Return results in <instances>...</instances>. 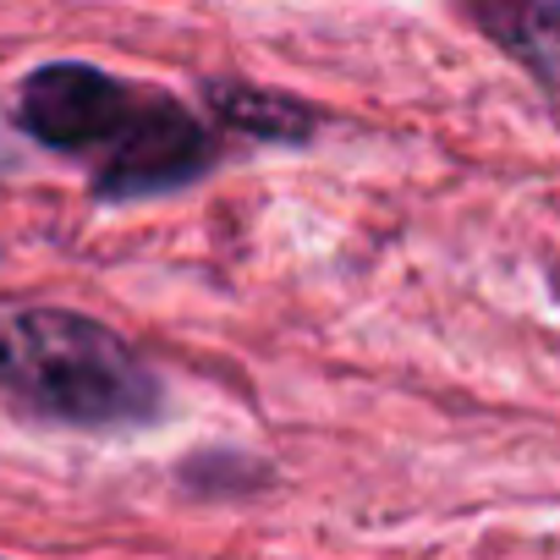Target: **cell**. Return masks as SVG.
I'll return each instance as SVG.
<instances>
[{
	"label": "cell",
	"instance_id": "2",
	"mask_svg": "<svg viewBox=\"0 0 560 560\" xmlns=\"http://www.w3.org/2000/svg\"><path fill=\"white\" fill-rule=\"evenodd\" d=\"M143 94L149 83L116 78L94 61H45L18 83L12 121L34 149L78 165H100L110 143L127 132V121L138 116Z\"/></svg>",
	"mask_w": 560,
	"mask_h": 560
},
{
	"label": "cell",
	"instance_id": "1",
	"mask_svg": "<svg viewBox=\"0 0 560 560\" xmlns=\"http://www.w3.org/2000/svg\"><path fill=\"white\" fill-rule=\"evenodd\" d=\"M0 396L78 434H138L165 418L160 369L105 319L56 303H0Z\"/></svg>",
	"mask_w": 560,
	"mask_h": 560
},
{
	"label": "cell",
	"instance_id": "3",
	"mask_svg": "<svg viewBox=\"0 0 560 560\" xmlns=\"http://www.w3.org/2000/svg\"><path fill=\"white\" fill-rule=\"evenodd\" d=\"M214 165H220L214 127L192 105H182L171 89L149 83L127 132L110 143V154L100 165H89V198L105 203V209L149 203V198L198 187Z\"/></svg>",
	"mask_w": 560,
	"mask_h": 560
},
{
	"label": "cell",
	"instance_id": "5",
	"mask_svg": "<svg viewBox=\"0 0 560 560\" xmlns=\"http://www.w3.org/2000/svg\"><path fill=\"white\" fill-rule=\"evenodd\" d=\"M203 105H209L214 127L253 138V143H280V149H303L325 127L319 105L280 94V89H253V83H203Z\"/></svg>",
	"mask_w": 560,
	"mask_h": 560
},
{
	"label": "cell",
	"instance_id": "4",
	"mask_svg": "<svg viewBox=\"0 0 560 560\" xmlns=\"http://www.w3.org/2000/svg\"><path fill=\"white\" fill-rule=\"evenodd\" d=\"M467 23L560 100V0H462Z\"/></svg>",
	"mask_w": 560,
	"mask_h": 560
},
{
	"label": "cell",
	"instance_id": "6",
	"mask_svg": "<svg viewBox=\"0 0 560 560\" xmlns=\"http://www.w3.org/2000/svg\"><path fill=\"white\" fill-rule=\"evenodd\" d=\"M264 462L236 456V451H198L182 462V489L203 494V500H231V494H253L264 483Z\"/></svg>",
	"mask_w": 560,
	"mask_h": 560
},
{
	"label": "cell",
	"instance_id": "7",
	"mask_svg": "<svg viewBox=\"0 0 560 560\" xmlns=\"http://www.w3.org/2000/svg\"><path fill=\"white\" fill-rule=\"evenodd\" d=\"M23 171V143H18V121L7 127V116H0V176Z\"/></svg>",
	"mask_w": 560,
	"mask_h": 560
}]
</instances>
